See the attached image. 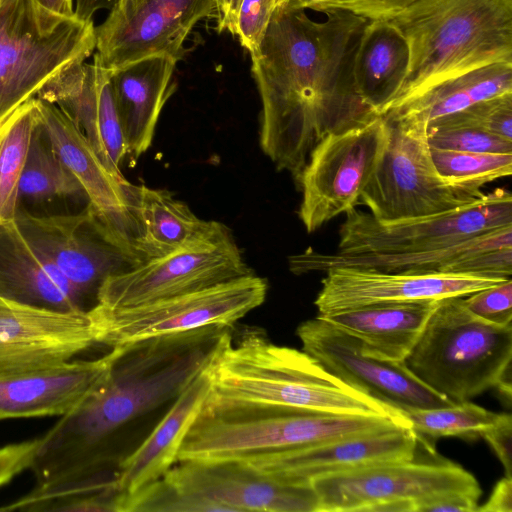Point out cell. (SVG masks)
Returning a JSON list of instances; mask_svg holds the SVG:
<instances>
[{"mask_svg":"<svg viewBox=\"0 0 512 512\" xmlns=\"http://www.w3.org/2000/svg\"><path fill=\"white\" fill-rule=\"evenodd\" d=\"M322 13L324 19L316 21L305 10L276 7L251 55L261 99L260 148L296 182L323 138L378 116L354 78L355 53L368 20L341 9Z\"/></svg>","mask_w":512,"mask_h":512,"instance_id":"6da1fadb","label":"cell"},{"mask_svg":"<svg viewBox=\"0 0 512 512\" xmlns=\"http://www.w3.org/2000/svg\"><path fill=\"white\" fill-rule=\"evenodd\" d=\"M40 437L0 446V488L30 469Z\"/></svg>","mask_w":512,"mask_h":512,"instance_id":"b9f144b4","label":"cell"},{"mask_svg":"<svg viewBox=\"0 0 512 512\" xmlns=\"http://www.w3.org/2000/svg\"><path fill=\"white\" fill-rule=\"evenodd\" d=\"M436 128L465 127L490 132L512 140V93L476 102L427 125Z\"/></svg>","mask_w":512,"mask_h":512,"instance_id":"d590c367","label":"cell"},{"mask_svg":"<svg viewBox=\"0 0 512 512\" xmlns=\"http://www.w3.org/2000/svg\"><path fill=\"white\" fill-rule=\"evenodd\" d=\"M231 342L232 326L210 325L122 345L107 381L40 437L35 485L114 474L119 432L174 400Z\"/></svg>","mask_w":512,"mask_h":512,"instance_id":"7a4b0ae2","label":"cell"},{"mask_svg":"<svg viewBox=\"0 0 512 512\" xmlns=\"http://www.w3.org/2000/svg\"><path fill=\"white\" fill-rule=\"evenodd\" d=\"M121 351L0 375V421L72 412L107 381Z\"/></svg>","mask_w":512,"mask_h":512,"instance_id":"7402d4cb","label":"cell"},{"mask_svg":"<svg viewBox=\"0 0 512 512\" xmlns=\"http://www.w3.org/2000/svg\"><path fill=\"white\" fill-rule=\"evenodd\" d=\"M400 412L408 420L419 444L432 452V440L446 436L477 439L493 427L502 415L469 400L442 407L407 409Z\"/></svg>","mask_w":512,"mask_h":512,"instance_id":"d6a6232c","label":"cell"},{"mask_svg":"<svg viewBox=\"0 0 512 512\" xmlns=\"http://www.w3.org/2000/svg\"><path fill=\"white\" fill-rule=\"evenodd\" d=\"M439 174L455 182L485 184L510 176L512 154L470 152L430 147Z\"/></svg>","mask_w":512,"mask_h":512,"instance_id":"e575fe53","label":"cell"},{"mask_svg":"<svg viewBox=\"0 0 512 512\" xmlns=\"http://www.w3.org/2000/svg\"><path fill=\"white\" fill-rule=\"evenodd\" d=\"M129 192L138 226L135 251L143 262L234 238L223 223L199 218L165 189L130 184Z\"/></svg>","mask_w":512,"mask_h":512,"instance_id":"d4e9b609","label":"cell"},{"mask_svg":"<svg viewBox=\"0 0 512 512\" xmlns=\"http://www.w3.org/2000/svg\"><path fill=\"white\" fill-rule=\"evenodd\" d=\"M505 93H512V63H495L439 82L387 112L417 115L428 125Z\"/></svg>","mask_w":512,"mask_h":512,"instance_id":"4dcf8cb0","label":"cell"},{"mask_svg":"<svg viewBox=\"0 0 512 512\" xmlns=\"http://www.w3.org/2000/svg\"><path fill=\"white\" fill-rule=\"evenodd\" d=\"M437 301L378 303L318 316L360 341L365 353L402 362Z\"/></svg>","mask_w":512,"mask_h":512,"instance_id":"f1b7e54d","label":"cell"},{"mask_svg":"<svg viewBox=\"0 0 512 512\" xmlns=\"http://www.w3.org/2000/svg\"><path fill=\"white\" fill-rule=\"evenodd\" d=\"M35 97L65 112L105 166L125 178L120 165L127 151L109 70L95 60L91 64L76 61L54 75Z\"/></svg>","mask_w":512,"mask_h":512,"instance_id":"603a6c76","label":"cell"},{"mask_svg":"<svg viewBox=\"0 0 512 512\" xmlns=\"http://www.w3.org/2000/svg\"><path fill=\"white\" fill-rule=\"evenodd\" d=\"M187 497L216 511L318 512L311 484L276 480L245 461L177 462L164 476Z\"/></svg>","mask_w":512,"mask_h":512,"instance_id":"e0dca14e","label":"cell"},{"mask_svg":"<svg viewBox=\"0 0 512 512\" xmlns=\"http://www.w3.org/2000/svg\"><path fill=\"white\" fill-rule=\"evenodd\" d=\"M479 500L466 496H447L429 501L419 508L421 511H477Z\"/></svg>","mask_w":512,"mask_h":512,"instance_id":"f6af8a7d","label":"cell"},{"mask_svg":"<svg viewBox=\"0 0 512 512\" xmlns=\"http://www.w3.org/2000/svg\"><path fill=\"white\" fill-rule=\"evenodd\" d=\"M208 367L172 401L141 444L118 462L115 472L118 495H130L162 478L177 463L181 445L211 393Z\"/></svg>","mask_w":512,"mask_h":512,"instance_id":"484cf974","label":"cell"},{"mask_svg":"<svg viewBox=\"0 0 512 512\" xmlns=\"http://www.w3.org/2000/svg\"><path fill=\"white\" fill-rule=\"evenodd\" d=\"M0 295L57 310H88L87 298L27 238L15 218L0 222Z\"/></svg>","mask_w":512,"mask_h":512,"instance_id":"4316f807","label":"cell"},{"mask_svg":"<svg viewBox=\"0 0 512 512\" xmlns=\"http://www.w3.org/2000/svg\"><path fill=\"white\" fill-rule=\"evenodd\" d=\"M398 426H409L403 415L205 406L188 431L177 462L248 461Z\"/></svg>","mask_w":512,"mask_h":512,"instance_id":"5b68a950","label":"cell"},{"mask_svg":"<svg viewBox=\"0 0 512 512\" xmlns=\"http://www.w3.org/2000/svg\"><path fill=\"white\" fill-rule=\"evenodd\" d=\"M334 267L369 268L384 272L473 274L511 278L512 225L493 229L444 247L397 254L321 253L308 249L289 257L297 275Z\"/></svg>","mask_w":512,"mask_h":512,"instance_id":"2e32d148","label":"cell"},{"mask_svg":"<svg viewBox=\"0 0 512 512\" xmlns=\"http://www.w3.org/2000/svg\"><path fill=\"white\" fill-rule=\"evenodd\" d=\"M339 230L338 253L397 254L436 249L512 225V195L505 188L467 206L394 222L353 208Z\"/></svg>","mask_w":512,"mask_h":512,"instance_id":"8fae6325","label":"cell"},{"mask_svg":"<svg viewBox=\"0 0 512 512\" xmlns=\"http://www.w3.org/2000/svg\"><path fill=\"white\" fill-rule=\"evenodd\" d=\"M27 238L88 299L109 275L142 261L113 242L90 209L69 215L37 216L17 210Z\"/></svg>","mask_w":512,"mask_h":512,"instance_id":"d6986e66","label":"cell"},{"mask_svg":"<svg viewBox=\"0 0 512 512\" xmlns=\"http://www.w3.org/2000/svg\"><path fill=\"white\" fill-rule=\"evenodd\" d=\"M120 0H76L74 15L83 21H93L99 10H111Z\"/></svg>","mask_w":512,"mask_h":512,"instance_id":"7dc6e473","label":"cell"},{"mask_svg":"<svg viewBox=\"0 0 512 512\" xmlns=\"http://www.w3.org/2000/svg\"><path fill=\"white\" fill-rule=\"evenodd\" d=\"M496 453L504 467L505 476L512 477V418L502 413L499 421L482 436Z\"/></svg>","mask_w":512,"mask_h":512,"instance_id":"7bdbcfd3","label":"cell"},{"mask_svg":"<svg viewBox=\"0 0 512 512\" xmlns=\"http://www.w3.org/2000/svg\"><path fill=\"white\" fill-rule=\"evenodd\" d=\"M35 106L39 125L55 153L79 182L96 221L113 242L140 259L135 251L138 226L131 211V183L105 166L65 112L37 97Z\"/></svg>","mask_w":512,"mask_h":512,"instance_id":"ac0fdd59","label":"cell"},{"mask_svg":"<svg viewBox=\"0 0 512 512\" xmlns=\"http://www.w3.org/2000/svg\"><path fill=\"white\" fill-rule=\"evenodd\" d=\"M481 512H512V477L504 476L500 479L488 500L478 506Z\"/></svg>","mask_w":512,"mask_h":512,"instance_id":"ee69618b","label":"cell"},{"mask_svg":"<svg viewBox=\"0 0 512 512\" xmlns=\"http://www.w3.org/2000/svg\"><path fill=\"white\" fill-rule=\"evenodd\" d=\"M242 0H215L217 11V31H228L234 35L237 13Z\"/></svg>","mask_w":512,"mask_h":512,"instance_id":"bcb514c9","label":"cell"},{"mask_svg":"<svg viewBox=\"0 0 512 512\" xmlns=\"http://www.w3.org/2000/svg\"><path fill=\"white\" fill-rule=\"evenodd\" d=\"M45 8L56 13L72 16L74 15L73 0H36Z\"/></svg>","mask_w":512,"mask_h":512,"instance_id":"681fc988","label":"cell"},{"mask_svg":"<svg viewBox=\"0 0 512 512\" xmlns=\"http://www.w3.org/2000/svg\"><path fill=\"white\" fill-rule=\"evenodd\" d=\"M387 139L385 119L378 115L317 144L297 181L302 191L298 214L308 233L356 207Z\"/></svg>","mask_w":512,"mask_h":512,"instance_id":"7c38bea8","label":"cell"},{"mask_svg":"<svg viewBox=\"0 0 512 512\" xmlns=\"http://www.w3.org/2000/svg\"><path fill=\"white\" fill-rule=\"evenodd\" d=\"M328 0H285L277 7L286 10H313L319 12Z\"/></svg>","mask_w":512,"mask_h":512,"instance_id":"c3c4849f","label":"cell"},{"mask_svg":"<svg viewBox=\"0 0 512 512\" xmlns=\"http://www.w3.org/2000/svg\"><path fill=\"white\" fill-rule=\"evenodd\" d=\"M463 304L477 318L490 324H512L511 278L462 297Z\"/></svg>","mask_w":512,"mask_h":512,"instance_id":"f35d334b","label":"cell"},{"mask_svg":"<svg viewBox=\"0 0 512 512\" xmlns=\"http://www.w3.org/2000/svg\"><path fill=\"white\" fill-rule=\"evenodd\" d=\"M419 442L410 426L342 438L245 461L281 482L311 484L319 476L416 456Z\"/></svg>","mask_w":512,"mask_h":512,"instance_id":"cb8c5ba5","label":"cell"},{"mask_svg":"<svg viewBox=\"0 0 512 512\" xmlns=\"http://www.w3.org/2000/svg\"><path fill=\"white\" fill-rule=\"evenodd\" d=\"M94 344L87 310H57L0 295V375L72 360Z\"/></svg>","mask_w":512,"mask_h":512,"instance_id":"ffe728a7","label":"cell"},{"mask_svg":"<svg viewBox=\"0 0 512 512\" xmlns=\"http://www.w3.org/2000/svg\"><path fill=\"white\" fill-rule=\"evenodd\" d=\"M215 8V0H120L95 27L93 60L109 71L155 55L179 61L193 28Z\"/></svg>","mask_w":512,"mask_h":512,"instance_id":"5bb4252c","label":"cell"},{"mask_svg":"<svg viewBox=\"0 0 512 512\" xmlns=\"http://www.w3.org/2000/svg\"><path fill=\"white\" fill-rule=\"evenodd\" d=\"M318 512H419L432 500L466 496L479 500L476 478L460 465L436 458L385 462L314 478Z\"/></svg>","mask_w":512,"mask_h":512,"instance_id":"9c48e42d","label":"cell"},{"mask_svg":"<svg viewBox=\"0 0 512 512\" xmlns=\"http://www.w3.org/2000/svg\"><path fill=\"white\" fill-rule=\"evenodd\" d=\"M512 324L485 322L462 297L437 301L406 367L426 386L452 402L468 401L511 383Z\"/></svg>","mask_w":512,"mask_h":512,"instance_id":"8992f818","label":"cell"},{"mask_svg":"<svg viewBox=\"0 0 512 512\" xmlns=\"http://www.w3.org/2000/svg\"><path fill=\"white\" fill-rule=\"evenodd\" d=\"M178 60L155 55L110 71L127 156L136 162L151 146L160 114L175 90Z\"/></svg>","mask_w":512,"mask_h":512,"instance_id":"83f0119b","label":"cell"},{"mask_svg":"<svg viewBox=\"0 0 512 512\" xmlns=\"http://www.w3.org/2000/svg\"><path fill=\"white\" fill-rule=\"evenodd\" d=\"M427 138L430 147L440 149L512 154V140L473 128L429 127Z\"/></svg>","mask_w":512,"mask_h":512,"instance_id":"74e56055","label":"cell"},{"mask_svg":"<svg viewBox=\"0 0 512 512\" xmlns=\"http://www.w3.org/2000/svg\"><path fill=\"white\" fill-rule=\"evenodd\" d=\"M277 0H242L236 18L235 33L250 55L258 50Z\"/></svg>","mask_w":512,"mask_h":512,"instance_id":"ab89813d","label":"cell"},{"mask_svg":"<svg viewBox=\"0 0 512 512\" xmlns=\"http://www.w3.org/2000/svg\"><path fill=\"white\" fill-rule=\"evenodd\" d=\"M210 408L289 407L353 415L402 413L354 388L303 350L246 330L208 367Z\"/></svg>","mask_w":512,"mask_h":512,"instance_id":"3957f363","label":"cell"},{"mask_svg":"<svg viewBox=\"0 0 512 512\" xmlns=\"http://www.w3.org/2000/svg\"><path fill=\"white\" fill-rule=\"evenodd\" d=\"M37 124L34 97L18 107L0 126V222L16 216L20 179Z\"/></svg>","mask_w":512,"mask_h":512,"instance_id":"1f68e13d","label":"cell"},{"mask_svg":"<svg viewBox=\"0 0 512 512\" xmlns=\"http://www.w3.org/2000/svg\"><path fill=\"white\" fill-rule=\"evenodd\" d=\"M325 272L314 301L318 315L378 303L464 297L509 279L473 274L384 272L358 267H334Z\"/></svg>","mask_w":512,"mask_h":512,"instance_id":"44dd1931","label":"cell"},{"mask_svg":"<svg viewBox=\"0 0 512 512\" xmlns=\"http://www.w3.org/2000/svg\"><path fill=\"white\" fill-rule=\"evenodd\" d=\"M388 21L409 60L385 113L444 80L512 63V0H419Z\"/></svg>","mask_w":512,"mask_h":512,"instance_id":"277c9868","label":"cell"},{"mask_svg":"<svg viewBox=\"0 0 512 512\" xmlns=\"http://www.w3.org/2000/svg\"><path fill=\"white\" fill-rule=\"evenodd\" d=\"M252 273L233 238L213 246L149 259L111 274L100 284L92 306L109 311L136 307Z\"/></svg>","mask_w":512,"mask_h":512,"instance_id":"4fadbf2b","label":"cell"},{"mask_svg":"<svg viewBox=\"0 0 512 512\" xmlns=\"http://www.w3.org/2000/svg\"><path fill=\"white\" fill-rule=\"evenodd\" d=\"M79 194H83L79 182L55 153L38 122L20 179L19 199L43 200Z\"/></svg>","mask_w":512,"mask_h":512,"instance_id":"836d02e7","label":"cell"},{"mask_svg":"<svg viewBox=\"0 0 512 512\" xmlns=\"http://www.w3.org/2000/svg\"><path fill=\"white\" fill-rule=\"evenodd\" d=\"M381 116L387 125V143L360 195L373 217L383 222L426 217L483 198L482 187L439 174L431 157L425 119L395 112Z\"/></svg>","mask_w":512,"mask_h":512,"instance_id":"ba28073f","label":"cell"},{"mask_svg":"<svg viewBox=\"0 0 512 512\" xmlns=\"http://www.w3.org/2000/svg\"><path fill=\"white\" fill-rule=\"evenodd\" d=\"M302 350L326 370L398 411L453 404L421 382L405 365L365 353L361 342L317 316L297 330Z\"/></svg>","mask_w":512,"mask_h":512,"instance_id":"9a60e30c","label":"cell"},{"mask_svg":"<svg viewBox=\"0 0 512 512\" xmlns=\"http://www.w3.org/2000/svg\"><path fill=\"white\" fill-rule=\"evenodd\" d=\"M117 512H215L205 502L190 498L178 491L164 477L130 495H118Z\"/></svg>","mask_w":512,"mask_h":512,"instance_id":"8d00e7d4","label":"cell"},{"mask_svg":"<svg viewBox=\"0 0 512 512\" xmlns=\"http://www.w3.org/2000/svg\"><path fill=\"white\" fill-rule=\"evenodd\" d=\"M96 49L93 21L36 0H0V126L61 69Z\"/></svg>","mask_w":512,"mask_h":512,"instance_id":"52a82bcc","label":"cell"},{"mask_svg":"<svg viewBox=\"0 0 512 512\" xmlns=\"http://www.w3.org/2000/svg\"><path fill=\"white\" fill-rule=\"evenodd\" d=\"M419 0H328L320 9H341L367 20L388 21Z\"/></svg>","mask_w":512,"mask_h":512,"instance_id":"60d3db41","label":"cell"},{"mask_svg":"<svg viewBox=\"0 0 512 512\" xmlns=\"http://www.w3.org/2000/svg\"><path fill=\"white\" fill-rule=\"evenodd\" d=\"M266 279L252 273L202 290L120 309L90 307L97 344L109 348L210 325L232 326L266 298Z\"/></svg>","mask_w":512,"mask_h":512,"instance_id":"30bf717a","label":"cell"},{"mask_svg":"<svg viewBox=\"0 0 512 512\" xmlns=\"http://www.w3.org/2000/svg\"><path fill=\"white\" fill-rule=\"evenodd\" d=\"M409 60L407 44L385 20H368L354 58V78L364 102L383 115L405 78Z\"/></svg>","mask_w":512,"mask_h":512,"instance_id":"f546056e","label":"cell"}]
</instances>
